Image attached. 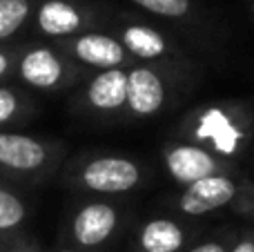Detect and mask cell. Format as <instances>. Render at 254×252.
I'll return each instance as SVG.
<instances>
[{"instance_id": "1", "label": "cell", "mask_w": 254, "mask_h": 252, "mask_svg": "<svg viewBox=\"0 0 254 252\" xmlns=\"http://www.w3.org/2000/svg\"><path fill=\"white\" fill-rule=\"evenodd\" d=\"M179 138L210 150L239 165V159L254 143V112L239 101H214L185 114Z\"/></svg>"}, {"instance_id": "2", "label": "cell", "mask_w": 254, "mask_h": 252, "mask_svg": "<svg viewBox=\"0 0 254 252\" xmlns=\"http://www.w3.org/2000/svg\"><path fill=\"white\" fill-rule=\"evenodd\" d=\"M174 208L181 217H212V214H237L254 219V181L239 170L212 174L207 179L181 188L174 199Z\"/></svg>"}, {"instance_id": "3", "label": "cell", "mask_w": 254, "mask_h": 252, "mask_svg": "<svg viewBox=\"0 0 254 252\" xmlns=\"http://www.w3.org/2000/svg\"><path fill=\"white\" fill-rule=\"evenodd\" d=\"M190 71L174 67L134 63L127 67V107L125 116L134 121L154 119L172 105Z\"/></svg>"}, {"instance_id": "4", "label": "cell", "mask_w": 254, "mask_h": 252, "mask_svg": "<svg viewBox=\"0 0 254 252\" xmlns=\"http://www.w3.org/2000/svg\"><path fill=\"white\" fill-rule=\"evenodd\" d=\"M147 181V170L140 161L123 154H98L78 165L76 183L94 194H129Z\"/></svg>"}, {"instance_id": "5", "label": "cell", "mask_w": 254, "mask_h": 252, "mask_svg": "<svg viewBox=\"0 0 254 252\" xmlns=\"http://www.w3.org/2000/svg\"><path fill=\"white\" fill-rule=\"evenodd\" d=\"M125 47V52L134 58V63H147V65L174 67V69L192 71L194 63L185 54V49L172 38L170 34L156 29L145 22H127L114 34Z\"/></svg>"}, {"instance_id": "6", "label": "cell", "mask_w": 254, "mask_h": 252, "mask_svg": "<svg viewBox=\"0 0 254 252\" xmlns=\"http://www.w3.org/2000/svg\"><path fill=\"white\" fill-rule=\"evenodd\" d=\"M161 163L167 177L181 188H188L201 179L212 177V174L239 170V165L212 154L210 150L196 145V143L183 141V138H174V141H167L163 145Z\"/></svg>"}, {"instance_id": "7", "label": "cell", "mask_w": 254, "mask_h": 252, "mask_svg": "<svg viewBox=\"0 0 254 252\" xmlns=\"http://www.w3.org/2000/svg\"><path fill=\"white\" fill-rule=\"evenodd\" d=\"M63 47H65V56L71 63H78L87 69L105 71L134 65V58L125 52L121 40L114 34H105V31H83L69 38Z\"/></svg>"}, {"instance_id": "8", "label": "cell", "mask_w": 254, "mask_h": 252, "mask_svg": "<svg viewBox=\"0 0 254 252\" xmlns=\"http://www.w3.org/2000/svg\"><path fill=\"white\" fill-rule=\"evenodd\" d=\"M76 65L52 47H31L18 63V74L29 87L54 92L76 78Z\"/></svg>"}, {"instance_id": "9", "label": "cell", "mask_w": 254, "mask_h": 252, "mask_svg": "<svg viewBox=\"0 0 254 252\" xmlns=\"http://www.w3.org/2000/svg\"><path fill=\"white\" fill-rule=\"evenodd\" d=\"M123 212L114 203L92 201L85 203L71 219V239L80 248H101L119 232Z\"/></svg>"}, {"instance_id": "10", "label": "cell", "mask_w": 254, "mask_h": 252, "mask_svg": "<svg viewBox=\"0 0 254 252\" xmlns=\"http://www.w3.org/2000/svg\"><path fill=\"white\" fill-rule=\"evenodd\" d=\"M131 67V65H129ZM83 103L98 116H125L127 107V67L96 71L83 89Z\"/></svg>"}, {"instance_id": "11", "label": "cell", "mask_w": 254, "mask_h": 252, "mask_svg": "<svg viewBox=\"0 0 254 252\" xmlns=\"http://www.w3.org/2000/svg\"><path fill=\"white\" fill-rule=\"evenodd\" d=\"M196 228L174 217H152L136 230V252H183L192 246Z\"/></svg>"}, {"instance_id": "12", "label": "cell", "mask_w": 254, "mask_h": 252, "mask_svg": "<svg viewBox=\"0 0 254 252\" xmlns=\"http://www.w3.org/2000/svg\"><path fill=\"white\" fill-rule=\"evenodd\" d=\"M52 159V152L43 141L25 134L0 132V168L13 172H36Z\"/></svg>"}, {"instance_id": "13", "label": "cell", "mask_w": 254, "mask_h": 252, "mask_svg": "<svg viewBox=\"0 0 254 252\" xmlns=\"http://www.w3.org/2000/svg\"><path fill=\"white\" fill-rule=\"evenodd\" d=\"M85 25L83 11L65 0H47L38 9V29L52 38H74L83 34Z\"/></svg>"}, {"instance_id": "14", "label": "cell", "mask_w": 254, "mask_h": 252, "mask_svg": "<svg viewBox=\"0 0 254 252\" xmlns=\"http://www.w3.org/2000/svg\"><path fill=\"white\" fill-rule=\"evenodd\" d=\"M131 2L165 20H188L194 11L192 0H131Z\"/></svg>"}, {"instance_id": "15", "label": "cell", "mask_w": 254, "mask_h": 252, "mask_svg": "<svg viewBox=\"0 0 254 252\" xmlns=\"http://www.w3.org/2000/svg\"><path fill=\"white\" fill-rule=\"evenodd\" d=\"M29 16L27 0H0V40H7L22 27Z\"/></svg>"}, {"instance_id": "16", "label": "cell", "mask_w": 254, "mask_h": 252, "mask_svg": "<svg viewBox=\"0 0 254 252\" xmlns=\"http://www.w3.org/2000/svg\"><path fill=\"white\" fill-rule=\"evenodd\" d=\"M27 217V208L18 194L0 188V232L16 230Z\"/></svg>"}, {"instance_id": "17", "label": "cell", "mask_w": 254, "mask_h": 252, "mask_svg": "<svg viewBox=\"0 0 254 252\" xmlns=\"http://www.w3.org/2000/svg\"><path fill=\"white\" fill-rule=\"evenodd\" d=\"M234 239H237V232H225V235H216L210 237V239L198 241V244H192L183 252H228L232 248Z\"/></svg>"}, {"instance_id": "18", "label": "cell", "mask_w": 254, "mask_h": 252, "mask_svg": "<svg viewBox=\"0 0 254 252\" xmlns=\"http://www.w3.org/2000/svg\"><path fill=\"white\" fill-rule=\"evenodd\" d=\"M20 110V98L11 87H0V125L9 123Z\"/></svg>"}, {"instance_id": "19", "label": "cell", "mask_w": 254, "mask_h": 252, "mask_svg": "<svg viewBox=\"0 0 254 252\" xmlns=\"http://www.w3.org/2000/svg\"><path fill=\"white\" fill-rule=\"evenodd\" d=\"M228 252H254V230L237 232V239Z\"/></svg>"}, {"instance_id": "20", "label": "cell", "mask_w": 254, "mask_h": 252, "mask_svg": "<svg viewBox=\"0 0 254 252\" xmlns=\"http://www.w3.org/2000/svg\"><path fill=\"white\" fill-rule=\"evenodd\" d=\"M9 67H11V61H9L7 52H2V49H0V78H2V76L9 71Z\"/></svg>"}, {"instance_id": "21", "label": "cell", "mask_w": 254, "mask_h": 252, "mask_svg": "<svg viewBox=\"0 0 254 252\" xmlns=\"http://www.w3.org/2000/svg\"><path fill=\"white\" fill-rule=\"evenodd\" d=\"M58 252H83V250H71V248H63V250H58Z\"/></svg>"}, {"instance_id": "22", "label": "cell", "mask_w": 254, "mask_h": 252, "mask_svg": "<svg viewBox=\"0 0 254 252\" xmlns=\"http://www.w3.org/2000/svg\"><path fill=\"white\" fill-rule=\"evenodd\" d=\"M0 252H2V250H0Z\"/></svg>"}]
</instances>
